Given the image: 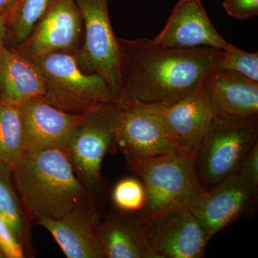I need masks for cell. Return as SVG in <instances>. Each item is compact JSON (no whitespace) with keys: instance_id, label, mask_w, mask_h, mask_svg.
Instances as JSON below:
<instances>
[{"instance_id":"7402d4cb","label":"cell","mask_w":258,"mask_h":258,"mask_svg":"<svg viewBox=\"0 0 258 258\" xmlns=\"http://www.w3.org/2000/svg\"><path fill=\"white\" fill-rule=\"evenodd\" d=\"M146 194L143 183L134 178L118 181L112 192V200L117 210L127 212L142 211L145 204Z\"/></svg>"},{"instance_id":"8fae6325","label":"cell","mask_w":258,"mask_h":258,"mask_svg":"<svg viewBox=\"0 0 258 258\" xmlns=\"http://www.w3.org/2000/svg\"><path fill=\"white\" fill-rule=\"evenodd\" d=\"M144 225L148 244L158 258L203 257L210 241L191 210L170 212Z\"/></svg>"},{"instance_id":"7a4b0ae2","label":"cell","mask_w":258,"mask_h":258,"mask_svg":"<svg viewBox=\"0 0 258 258\" xmlns=\"http://www.w3.org/2000/svg\"><path fill=\"white\" fill-rule=\"evenodd\" d=\"M12 176L20 201L37 219L57 220L80 204L95 202L62 149L25 151Z\"/></svg>"},{"instance_id":"5b68a950","label":"cell","mask_w":258,"mask_h":258,"mask_svg":"<svg viewBox=\"0 0 258 258\" xmlns=\"http://www.w3.org/2000/svg\"><path fill=\"white\" fill-rule=\"evenodd\" d=\"M30 60L40 69L45 81L42 97L62 111L84 115L100 105L115 102L106 80L99 74L83 71L74 54L53 52Z\"/></svg>"},{"instance_id":"83f0119b","label":"cell","mask_w":258,"mask_h":258,"mask_svg":"<svg viewBox=\"0 0 258 258\" xmlns=\"http://www.w3.org/2000/svg\"><path fill=\"white\" fill-rule=\"evenodd\" d=\"M6 24L4 17H0V43L5 42V37H6Z\"/></svg>"},{"instance_id":"4fadbf2b","label":"cell","mask_w":258,"mask_h":258,"mask_svg":"<svg viewBox=\"0 0 258 258\" xmlns=\"http://www.w3.org/2000/svg\"><path fill=\"white\" fill-rule=\"evenodd\" d=\"M258 189L235 173L208 190L205 198L191 211L210 240L248 212L255 204Z\"/></svg>"},{"instance_id":"277c9868","label":"cell","mask_w":258,"mask_h":258,"mask_svg":"<svg viewBox=\"0 0 258 258\" xmlns=\"http://www.w3.org/2000/svg\"><path fill=\"white\" fill-rule=\"evenodd\" d=\"M258 143V115H215L199 144L195 166L200 183L211 189L238 172L244 159Z\"/></svg>"},{"instance_id":"e0dca14e","label":"cell","mask_w":258,"mask_h":258,"mask_svg":"<svg viewBox=\"0 0 258 258\" xmlns=\"http://www.w3.org/2000/svg\"><path fill=\"white\" fill-rule=\"evenodd\" d=\"M97 235L103 257L158 258L148 244L144 222L137 212L117 210L100 222Z\"/></svg>"},{"instance_id":"8992f818","label":"cell","mask_w":258,"mask_h":258,"mask_svg":"<svg viewBox=\"0 0 258 258\" xmlns=\"http://www.w3.org/2000/svg\"><path fill=\"white\" fill-rule=\"evenodd\" d=\"M120 113V106L111 102L85 113L68 150L78 179L94 201L103 184L102 162L105 156L116 148Z\"/></svg>"},{"instance_id":"7c38bea8","label":"cell","mask_w":258,"mask_h":258,"mask_svg":"<svg viewBox=\"0 0 258 258\" xmlns=\"http://www.w3.org/2000/svg\"><path fill=\"white\" fill-rule=\"evenodd\" d=\"M25 151L60 149L68 152L75 132L84 115L68 113L52 106L42 96L20 104Z\"/></svg>"},{"instance_id":"44dd1931","label":"cell","mask_w":258,"mask_h":258,"mask_svg":"<svg viewBox=\"0 0 258 258\" xmlns=\"http://www.w3.org/2000/svg\"><path fill=\"white\" fill-rule=\"evenodd\" d=\"M0 217L24 247L25 229L23 210L14 187L12 169L3 164H0Z\"/></svg>"},{"instance_id":"9c48e42d","label":"cell","mask_w":258,"mask_h":258,"mask_svg":"<svg viewBox=\"0 0 258 258\" xmlns=\"http://www.w3.org/2000/svg\"><path fill=\"white\" fill-rule=\"evenodd\" d=\"M83 32L76 0H50L30 36L15 50L29 59L57 52L75 54L82 45Z\"/></svg>"},{"instance_id":"f546056e","label":"cell","mask_w":258,"mask_h":258,"mask_svg":"<svg viewBox=\"0 0 258 258\" xmlns=\"http://www.w3.org/2000/svg\"><path fill=\"white\" fill-rule=\"evenodd\" d=\"M0 101H1V96H0Z\"/></svg>"},{"instance_id":"f1b7e54d","label":"cell","mask_w":258,"mask_h":258,"mask_svg":"<svg viewBox=\"0 0 258 258\" xmlns=\"http://www.w3.org/2000/svg\"><path fill=\"white\" fill-rule=\"evenodd\" d=\"M0 258H5V254H3V251L0 249Z\"/></svg>"},{"instance_id":"4316f807","label":"cell","mask_w":258,"mask_h":258,"mask_svg":"<svg viewBox=\"0 0 258 258\" xmlns=\"http://www.w3.org/2000/svg\"><path fill=\"white\" fill-rule=\"evenodd\" d=\"M17 0H0V17H5Z\"/></svg>"},{"instance_id":"3957f363","label":"cell","mask_w":258,"mask_h":258,"mask_svg":"<svg viewBox=\"0 0 258 258\" xmlns=\"http://www.w3.org/2000/svg\"><path fill=\"white\" fill-rule=\"evenodd\" d=\"M145 189V204L137 212L144 222L191 210L206 196L197 174L195 156L175 151L130 166Z\"/></svg>"},{"instance_id":"484cf974","label":"cell","mask_w":258,"mask_h":258,"mask_svg":"<svg viewBox=\"0 0 258 258\" xmlns=\"http://www.w3.org/2000/svg\"><path fill=\"white\" fill-rule=\"evenodd\" d=\"M237 173L244 181L258 189V143L247 154Z\"/></svg>"},{"instance_id":"2e32d148","label":"cell","mask_w":258,"mask_h":258,"mask_svg":"<svg viewBox=\"0 0 258 258\" xmlns=\"http://www.w3.org/2000/svg\"><path fill=\"white\" fill-rule=\"evenodd\" d=\"M203 87L216 115L247 117L258 115V82L227 70L207 76Z\"/></svg>"},{"instance_id":"ffe728a7","label":"cell","mask_w":258,"mask_h":258,"mask_svg":"<svg viewBox=\"0 0 258 258\" xmlns=\"http://www.w3.org/2000/svg\"><path fill=\"white\" fill-rule=\"evenodd\" d=\"M25 152L20 105L0 101V164L14 166Z\"/></svg>"},{"instance_id":"52a82bcc","label":"cell","mask_w":258,"mask_h":258,"mask_svg":"<svg viewBox=\"0 0 258 258\" xmlns=\"http://www.w3.org/2000/svg\"><path fill=\"white\" fill-rule=\"evenodd\" d=\"M76 3L83 19V39L75 57L83 71L99 74L106 80L115 101L121 87V57L118 38L112 28L108 0Z\"/></svg>"},{"instance_id":"d4e9b609","label":"cell","mask_w":258,"mask_h":258,"mask_svg":"<svg viewBox=\"0 0 258 258\" xmlns=\"http://www.w3.org/2000/svg\"><path fill=\"white\" fill-rule=\"evenodd\" d=\"M0 249L5 258H24V247L0 217Z\"/></svg>"},{"instance_id":"9a60e30c","label":"cell","mask_w":258,"mask_h":258,"mask_svg":"<svg viewBox=\"0 0 258 258\" xmlns=\"http://www.w3.org/2000/svg\"><path fill=\"white\" fill-rule=\"evenodd\" d=\"M152 40L161 46L176 48L224 50L228 43L217 32L200 0H179L165 27Z\"/></svg>"},{"instance_id":"6da1fadb","label":"cell","mask_w":258,"mask_h":258,"mask_svg":"<svg viewBox=\"0 0 258 258\" xmlns=\"http://www.w3.org/2000/svg\"><path fill=\"white\" fill-rule=\"evenodd\" d=\"M121 87L115 103L161 104L179 99L201 87L220 68L223 51L210 47L176 48L148 38H118Z\"/></svg>"},{"instance_id":"d6986e66","label":"cell","mask_w":258,"mask_h":258,"mask_svg":"<svg viewBox=\"0 0 258 258\" xmlns=\"http://www.w3.org/2000/svg\"><path fill=\"white\" fill-rule=\"evenodd\" d=\"M50 0H17L5 15L6 37L4 43L16 50L26 41L42 18Z\"/></svg>"},{"instance_id":"cb8c5ba5","label":"cell","mask_w":258,"mask_h":258,"mask_svg":"<svg viewBox=\"0 0 258 258\" xmlns=\"http://www.w3.org/2000/svg\"><path fill=\"white\" fill-rule=\"evenodd\" d=\"M222 8L236 20H249L258 15V0H224Z\"/></svg>"},{"instance_id":"ba28073f","label":"cell","mask_w":258,"mask_h":258,"mask_svg":"<svg viewBox=\"0 0 258 258\" xmlns=\"http://www.w3.org/2000/svg\"><path fill=\"white\" fill-rule=\"evenodd\" d=\"M116 129V148L129 166L180 151L157 115L147 105L121 106Z\"/></svg>"},{"instance_id":"603a6c76","label":"cell","mask_w":258,"mask_h":258,"mask_svg":"<svg viewBox=\"0 0 258 258\" xmlns=\"http://www.w3.org/2000/svg\"><path fill=\"white\" fill-rule=\"evenodd\" d=\"M222 51L219 69L233 71L258 82L257 52H246L229 42Z\"/></svg>"},{"instance_id":"ac0fdd59","label":"cell","mask_w":258,"mask_h":258,"mask_svg":"<svg viewBox=\"0 0 258 258\" xmlns=\"http://www.w3.org/2000/svg\"><path fill=\"white\" fill-rule=\"evenodd\" d=\"M45 84L38 67L18 51L0 43L1 101L20 105L35 97L43 96Z\"/></svg>"},{"instance_id":"30bf717a","label":"cell","mask_w":258,"mask_h":258,"mask_svg":"<svg viewBox=\"0 0 258 258\" xmlns=\"http://www.w3.org/2000/svg\"><path fill=\"white\" fill-rule=\"evenodd\" d=\"M146 105L159 117L178 149L194 156L216 115L203 85L170 103Z\"/></svg>"},{"instance_id":"5bb4252c","label":"cell","mask_w":258,"mask_h":258,"mask_svg":"<svg viewBox=\"0 0 258 258\" xmlns=\"http://www.w3.org/2000/svg\"><path fill=\"white\" fill-rule=\"evenodd\" d=\"M101 215L93 201L80 204L57 220L38 218L69 258H103L97 228Z\"/></svg>"}]
</instances>
